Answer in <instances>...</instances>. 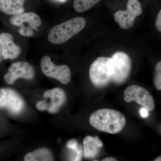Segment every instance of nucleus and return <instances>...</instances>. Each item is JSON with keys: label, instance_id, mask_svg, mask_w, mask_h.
I'll return each mask as SVG.
<instances>
[{"label": "nucleus", "instance_id": "f257e3e1", "mask_svg": "<svg viewBox=\"0 0 161 161\" xmlns=\"http://www.w3.org/2000/svg\"><path fill=\"white\" fill-rule=\"evenodd\" d=\"M90 123L98 131L110 134L121 132L125 125V117L119 111L104 108L97 110L90 116Z\"/></svg>", "mask_w": 161, "mask_h": 161}, {"label": "nucleus", "instance_id": "f03ea898", "mask_svg": "<svg viewBox=\"0 0 161 161\" xmlns=\"http://www.w3.org/2000/svg\"><path fill=\"white\" fill-rule=\"evenodd\" d=\"M86 24L83 18H73L54 27L49 31L48 40L53 44H63L82 31Z\"/></svg>", "mask_w": 161, "mask_h": 161}, {"label": "nucleus", "instance_id": "7ed1b4c3", "mask_svg": "<svg viewBox=\"0 0 161 161\" xmlns=\"http://www.w3.org/2000/svg\"><path fill=\"white\" fill-rule=\"evenodd\" d=\"M113 60L112 58L99 57L91 64L89 70L90 79L97 87H102L111 81L113 75Z\"/></svg>", "mask_w": 161, "mask_h": 161}, {"label": "nucleus", "instance_id": "20e7f679", "mask_svg": "<svg viewBox=\"0 0 161 161\" xmlns=\"http://www.w3.org/2000/svg\"><path fill=\"white\" fill-rule=\"evenodd\" d=\"M9 22L14 26L20 27L18 31L20 35L24 37L33 36V30L38 31V27L42 24L40 17L33 12H23L13 15L9 19Z\"/></svg>", "mask_w": 161, "mask_h": 161}, {"label": "nucleus", "instance_id": "39448f33", "mask_svg": "<svg viewBox=\"0 0 161 161\" xmlns=\"http://www.w3.org/2000/svg\"><path fill=\"white\" fill-rule=\"evenodd\" d=\"M44 99L38 102L36 107L41 111H47L51 113L59 112L66 101L65 92L59 88L46 91L43 94Z\"/></svg>", "mask_w": 161, "mask_h": 161}, {"label": "nucleus", "instance_id": "423d86ee", "mask_svg": "<svg viewBox=\"0 0 161 161\" xmlns=\"http://www.w3.org/2000/svg\"><path fill=\"white\" fill-rule=\"evenodd\" d=\"M113 61V75L111 81L116 84H121L126 81L132 69V61L126 53L117 52L112 58Z\"/></svg>", "mask_w": 161, "mask_h": 161}, {"label": "nucleus", "instance_id": "0eeeda50", "mask_svg": "<svg viewBox=\"0 0 161 161\" xmlns=\"http://www.w3.org/2000/svg\"><path fill=\"white\" fill-rule=\"evenodd\" d=\"M124 100L126 103L136 102L150 112L155 108L154 99L149 92L142 87L135 85L127 87L125 90Z\"/></svg>", "mask_w": 161, "mask_h": 161}, {"label": "nucleus", "instance_id": "6e6552de", "mask_svg": "<svg viewBox=\"0 0 161 161\" xmlns=\"http://www.w3.org/2000/svg\"><path fill=\"white\" fill-rule=\"evenodd\" d=\"M42 73L47 77L54 78L64 85L68 84L71 80V74L66 65H56L48 56H44L41 60Z\"/></svg>", "mask_w": 161, "mask_h": 161}, {"label": "nucleus", "instance_id": "1a4fd4ad", "mask_svg": "<svg viewBox=\"0 0 161 161\" xmlns=\"http://www.w3.org/2000/svg\"><path fill=\"white\" fill-rule=\"evenodd\" d=\"M142 13V9L138 0H129L126 10L116 12L114 15V20L121 28L128 29L133 26L135 18Z\"/></svg>", "mask_w": 161, "mask_h": 161}, {"label": "nucleus", "instance_id": "9d476101", "mask_svg": "<svg viewBox=\"0 0 161 161\" xmlns=\"http://www.w3.org/2000/svg\"><path fill=\"white\" fill-rule=\"evenodd\" d=\"M24 108V100L17 92L10 89H0V108L18 115L23 112Z\"/></svg>", "mask_w": 161, "mask_h": 161}, {"label": "nucleus", "instance_id": "9b49d317", "mask_svg": "<svg viewBox=\"0 0 161 161\" xmlns=\"http://www.w3.org/2000/svg\"><path fill=\"white\" fill-rule=\"evenodd\" d=\"M8 73L4 76L5 81L9 85H13L19 78L31 80L34 78L35 70L31 64L26 62H17L12 64Z\"/></svg>", "mask_w": 161, "mask_h": 161}, {"label": "nucleus", "instance_id": "f8f14e48", "mask_svg": "<svg viewBox=\"0 0 161 161\" xmlns=\"http://www.w3.org/2000/svg\"><path fill=\"white\" fill-rule=\"evenodd\" d=\"M0 41L3 47V58L4 60H13L19 56L21 48L14 43L12 35L9 33H3L0 35Z\"/></svg>", "mask_w": 161, "mask_h": 161}, {"label": "nucleus", "instance_id": "ddd939ff", "mask_svg": "<svg viewBox=\"0 0 161 161\" xmlns=\"http://www.w3.org/2000/svg\"><path fill=\"white\" fill-rule=\"evenodd\" d=\"M83 155L86 158H94L97 156L103 146L98 136H87L83 141Z\"/></svg>", "mask_w": 161, "mask_h": 161}, {"label": "nucleus", "instance_id": "4468645a", "mask_svg": "<svg viewBox=\"0 0 161 161\" xmlns=\"http://www.w3.org/2000/svg\"><path fill=\"white\" fill-rule=\"evenodd\" d=\"M25 0H0V11L8 15L19 14L24 12Z\"/></svg>", "mask_w": 161, "mask_h": 161}, {"label": "nucleus", "instance_id": "2eb2a0df", "mask_svg": "<svg viewBox=\"0 0 161 161\" xmlns=\"http://www.w3.org/2000/svg\"><path fill=\"white\" fill-rule=\"evenodd\" d=\"M25 161H53L51 153L48 149L41 148L27 153L24 158Z\"/></svg>", "mask_w": 161, "mask_h": 161}, {"label": "nucleus", "instance_id": "dca6fc26", "mask_svg": "<svg viewBox=\"0 0 161 161\" xmlns=\"http://www.w3.org/2000/svg\"><path fill=\"white\" fill-rule=\"evenodd\" d=\"M100 0H74V9L79 13L84 12L91 9Z\"/></svg>", "mask_w": 161, "mask_h": 161}, {"label": "nucleus", "instance_id": "f3484780", "mask_svg": "<svg viewBox=\"0 0 161 161\" xmlns=\"http://www.w3.org/2000/svg\"><path fill=\"white\" fill-rule=\"evenodd\" d=\"M67 147L68 149L73 150L75 153V158L74 161H80L82 158L83 150L81 145L78 144L75 139H71L67 143Z\"/></svg>", "mask_w": 161, "mask_h": 161}, {"label": "nucleus", "instance_id": "a211bd4d", "mask_svg": "<svg viewBox=\"0 0 161 161\" xmlns=\"http://www.w3.org/2000/svg\"><path fill=\"white\" fill-rule=\"evenodd\" d=\"M153 83L157 90L161 91V61L156 64L154 69Z\"/></svg>", "mask_w": 161, "mask_h": 161}, {"label": "nucleus", "instance_id": "6ab92c4d", "mask_svg": "<svg viewBox=\"0 0 161 161\" xmlns=\"http://www.w3.org/2000/svg\"><path fill=\"white\" fill-rule=\"evenodd\" d=\"M155 26L157 30L161 33V9L156 18Z\"/></svg>", "mask_w": 161, "mask_h": 161}, {"label": "nucleus", "instance_id": "aec40b11", "mask_svg": "<svg viewBox=\"0 0 161 161\" xmlns=\"http://www.w3.org/2000/svg\"><path fill=\"white\" fill-rule=\"evenodd\" d=\"M140 113V115L142 117H143V118L147 117L148 115H149L148 110L143 107L141 108Z\"/></svg>", "mask_w": 161, "mask_h": 161}, {"label": "nucleus", "instance_id": "412c9836", "mask_svg": "<svg viewBox=\"0 0 161 161\" xmlns=\"http://www.w3.org/2000/svg\"><path fill=\"white\" fill-rule=\"evenodd\" d=\"M3 47H2V43H1V41H0V63L3 60Z\"/></svg>", "mask_w": 161, "mask_h": 161}, {"label": "nucleus", "instance_id": "4be33fe9", "mask_svg": "<svg viewBox=\"0 0 161 161\" xmlns=\"http://www.w3.org/2000/svg\"><path fill=\"white\" fill-rule=\"evenodd\" d=\"M103 161H117V159L112 157H108L103 159Z\"/></svg>", "mask_w": 161, "mask_h": 161}, {"label": "nucleus", "instance_id": "5701e85b", "mask_svg": "<svg viewBox=\"0 0 161 161\" xmlns=\"http://www.w3.org/2000/svg\"><path fill=\"white\" fill-rule=\"evenodd\" d=\"M54 2H58V3H64L66 2L67 0H53Z\"/></svg>", "mask_w": 161, "mask_h": 161}, {"label": "nucleus", "instance_id": "b1692460", "mask_svg": "<svg viewBox=\"0 0 161 161\" xmlns=\"http://www.w3.org/2000/svg\"><path fill=\"white\" fill-rule=\"evenodd\" d=\"M155 161H161V157H159L158 158H157L155 160Z\"/></svg>", "mask_w": 161, "mask_h": 161}]
</instances>
